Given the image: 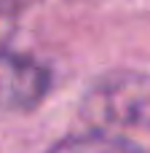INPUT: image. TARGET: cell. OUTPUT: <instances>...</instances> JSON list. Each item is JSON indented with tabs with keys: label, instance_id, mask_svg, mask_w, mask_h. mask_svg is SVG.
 Masks as SVG:
<instances>
[{
	"label": "cell",
	"instance_id": "6da1fadb",
	"mask_svg": "<svg viewBox=\"0 0 150 153\" xmlns=\"http://www.w3.org/2000/svg\"><path fill=\"white\" fill-rule=\"evenodd\" d=\"M94 129H150V73L115 70L99 75L81 100Z\"/></svg>",
	"mask_w": 150,
	"mask_h": 153
},
{
	"label": "cell",
	"instance_id": "3957f363",
	"mask_svg": "<svg viewBox=\"0 0 150 153\" xmlns=\"http://www.w3.org/2000/svg\"><path fill=\"white\" fill-rule=\"evenodd\" d=\"M48 153H148V151L126 137H118L105 129H94L86 134L59 140L54 148H48Z\"/></svg>",
	"mask_w": 150,
	"mask_h": 153
},
{
	"label": "cell",
	"instance_id": "7a4b0ae2",
	"mask_svg": "<svg viewBox=\"0 0 150 153\" xmlns=\"http://www.w3.org/2000/svg\"><path fill=\"white\" fill-rule=\"evenodd\" d=\"M48 83L51 75L38 59L0 48V110L21 113L38 108L48 94Z\"/></svg>",
	"mask_w": 150,
	"mask_h": 153
}]
</instances>
